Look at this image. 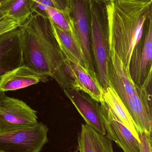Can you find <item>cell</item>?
Masks as SVG:
<instances>
[{
    "label": "cell",
    "instance_id": "cell-1",
    "mask_svg": "<svg viewBox=\"0 0 152 152\" xmlns=\"http://www.w3.org/2000/svg\"><path fill=\"white\" fill-rule=\"evenodd\" d=\"M106 5L109 49L114 50L129 69L133 50L142 39L152 1L103 0Z\"/></svg>",
    "mask_w": 152,
    "mask_h": 152
},
{
    "label": "cell",
    "instance_id": "cell-2",
    "mask_svg": "<svg viewBox=\"0 0 152 152\" xmlns=\"http://www.w3.org/2000/svg\"><path fill=\"white\" fill-rule=\"evenodd\" d=\"M19 27L24 66L52 77L65 58L55 37L51 19L33 13Z\"/></svg>",
    "mask_w": 152,
    "mask_h": 152
},
{
    "label": "cell",
    "instance_id": "cell-3",
    "mask_svg": "<svg viewBox=\"0 0 152 152\" xmlns=\"http://www.w3.org/2000/svg\"><path fill=\"white\" fill-rule=\"evenodd\" d=\"M89 1L92 55L98 79L104 90L110 87L108 76L109 47L106 5L103 0H89Z\"/></svg>",
    "mask_w": 152,
    "mask_h": 152
},
{
    "label": "cell",
    "instance_id": "cell-4",
    "mask_svg": "<svg viewBox=\"0 0 152 152\" xmlns=\"http://www.w3.org/2000/svg\"><path fill=\"white\" fill-rule=\"evenodd\" d=\"M48 128L38 122L30 127L0 132V152H40L48 142Z\"/></svg>",
    "mask_w": 152,
    "mask_h": 152
},
{
    "label": "cell",
    "instance_id": "cell-5",
    "mask_svg": "<svg viewBox=\"0 0 152 152\" xmlns=\"http://www.w3.org/2000/svg\"><path fill=\"white\" fill-rule=\"evenodd\" d=\"M68 17L71 35L80 46L90 69L96 73L91 47L89 0H70Z\"/></svg>",
    "mask_w": 152,
    "mask_h": 152
},
{
    "label": "cell",
    "instance_id": "cell-6",
    "mask_svg": "<svg viewBox=\"0 0 152 152\" xmlns=\"http://www.w3.org/2000/svg\"><path fill=\"white\" fill-rule=\"evenodd\" d=\"M152 15L147 19L142 39L134 48L129 70L132 80L138 87L151 84Z\"/></svg>",
    "mask_w": 152,
    "mask_h": 152
},
{
    "label": "cell",
    "instance_id": "cell-7",
    "mask_svg": "<svg viewBox=\"0 0 152 152\" xmlns=\"http://www.w3.org/2000/svg\"><path fill=\"white\" fill-rule=\"evenodd\" d=\"M37 113L23 101L5 96L0 104V132L35 126L38 123Z\"/></svg>",
    "mask_w": 152,
    "mask_h": 152
},
{
    "label": "cell",
    "instance_id": "cell-8",
    "mask_svg": "<svg viewBox=\"0 0 152 152\" xmlns=\"http://www.w3.org/2000/svg\"><path fill=\"white\" fill-rule=\"evenodd\" d=\"M151 85L138 87L135 94L124 102L138 134H152ZM139 135V134H138Z\"/></svg>",
    "mask_w": 152,
    "mask_h": 152
},
{
    "label": "cell",
    "instance_id": "cell-9",
    "mask_svg": "<svg viewBox=\"0 0 152 152\" xmlns=\"http://www.w3.org/2000/svg\"><path fill=\"white\" fill-rule=\"evenodd\" d=\"M106 136L124 152H140V142L123 124L104 101L100 103Z\"/></svg>",
    "mask_w": 152,
    "mask_h": 152
},
{
    "label": "cell",
    "instance_id": "cell-10",
    "mask_svg": "<svg viewBox=\"0 0 152 152\" xmlns=\"http://www.w3.org/2000/svg\"><path fill=\"white\" fill-rule=\"evenodd\" d=\"M108 76L110 87L112 88L123 103L136 93V86L128 69L112 49H109L108 58Z\"/></svg>",
    "mask_w": 152,
    "mask_h": 152
},
{
    "label": "cell",
    "instance_id": "cell-11",
    "mask_svg": "<svg viewBox=\"0 0 152 152\" xmlns=\"http://www.w3.org/2000/svg\"><path fill=\"white\" fill-rule=\"evenodd\" d=\"M63 91L82 116L86 124L99 134L106 135L100 103L80 90L69 89Z\"/></svg>",
    "mask_w": 152,
    "mask_h": 152
},
{
    "label": "cell",
    "instance_id": "cell-12",
    "mask_svg": "<svg viewBox=\"0 0 152 152\" xmlns=\"http://www.w3.org/2000/svg\"><path fill=\"white\" fill-rule=\"evenodd\" d=\"M23 65L21 32L18 27L0 36V79Z\"/></svg>",
    "mask_w": 152,
    "mask_h": 152
},
{
    "label": "cell",
    "instance_id": "cell-13",
    "mask_svg": "<svg viewBox=\"0 0 152 152\" xmlns=\"http://www.w3.org/2000/svg\"><path fill=\"white\" fill-rule=\"evenodd\" d=\"M49 77L36 72L26 66H21L7 72L0 79V90L3 92L15 91L47 82Z\"/></svg>",
    "mask_w": 152,
    "mask_h": 152
},
{
    "label": "cell",
    "instance_id": "cell-14",
    "mask_svg": "<svg viewBox=\"0 0 152 152\" xmlns=\"http://www.w3.org/2000/svg\"><path fill=\"white\" fill-rule=\"evenodd\" d=\"M77 142L79 152H114L112 141L86 124H82Z\"/></svg>",
    "mask_w": 152,
    "mask_h": 152
},
{
    "label": "cell",
    "instance_id": "cell-15",
    "mask_svg": "<svg viewBox=\"0 0 152 152\" xmlns=\"http://www.w3.org/2000/svg\"><path fill=\"white\" fill-rule=\"evenodd\" d=\"M67 60L75 73L77 84V90L87 94L98 102L104 101V89L100 83L97 75L87 70L77 62Z\"/></svg>",
    "mask_w": 152,
    "mask_h": 152
},
{
    "label": "cell",
    "instance_id": "cell-16",
    "mask_svg": "<svg viewBox=\"0 0 152 152\" xmlns=\"http://www.w3.org/2000/svg\"><path fill=\"white\" fill-rule=\"evenodd\" d=\"M52 23L55 37L65 58L77 62L87 70L93 74L97 75L90 69L80 46L71 34L62 30L52 22Z\"/></svg>",
    "mask_w": 152,
    "mask_h": 152
},
{
    "label": "cell",
    "instance_id": "cell-17",
    "mask_svg": "<svg viewBox=\"0 0 152 152\" xmlns=\"http://www.w3.org/2000/svg\"><path fill=\"white\" fill-rule=\"evenodd\" d=\"M0 10L21 27L34 13L35 2L34 0H5L0 2Z\"/></svg>",
    "mask_w": 152,
    "mask_h": 152
},
{
    "label": "cell",
    "instance_id": "cell-18",
    "mask_svg": "<svg viewBox=\"0 0 152 152\" xmlns=\"http://www.w3.org/2000/svg\"><path fill=\"white\" fill-rule=\"evenodd\" d=\"M104 99L115 115L140 142L137 129L127 109L112 88L109 87L104 90Z\"/></svg>",
    "mask_w": 152,
    "mask_h": 152
},
{
    "label": "cell",
    "instance_id": "cell-19",
    "mask_svg": "<svg viewBox=\"0 0 152 152\" xmlns=\"http://www.w3.org/2000/svg\"><path fill=\"white\" fill-rule=\"evenodd\" d=\"M52 78L55 79L63 90L78 89L75 73L66 58L55 70Z\"/></svg>",
    "mask_w": 152,
    "mask_h": 152
},
{
    "label": "cell",
    "instance_id": "cell-20",
    "mask_svg": "<svg viewBox=\"0 0 152 152\" xmlns=\"http://www.w3.org/2000/svg\"><path fill=\"white\" fill-rule=\"evenodd\" d=\"M35 2L34 13L47 17L46 11L50 8H54L63 13L68 12L70 0H34Z\"/></svg>",
    "mask_w": 152,
    "mask_h": 152
},
{
    "label": "cell",
    "instance_id": "cell-21",
    "mask_svg": "<svg viewBox=\"0 0 152 152\" xmlns=\"http://www.w3.org/2000/svg\"><path fill=\"white\" fill-rule=\"evenodd\" d=\"M46 13L47 17L51 19L55 26L62 30L71 34V30L68 19V12L63 13L56 9L50 8L47 9Z\"/></svg>",
    "mask_w": 152,
    "mask_h": 152
},
{
    "label": "cell",
    "instance_id": "cell-22",
    "mask_svg": "<svg viewBox=\"0 0 152 152\" xmlns=\"http://www.w3.org/2000/svg\"><path fill=\"white\" fill-rule=\"evenodd\" d=\"M140 152H152V134L139 133Z\"/></svg>",
    "mask_w": 152,
    "mask_h": 152
},
{
    "label": "cell",
    "instance_id": "cell-23",
    "mask_svg": "<svg viewBox=\"0 0 152 152\" xmlns=\"http://www.w3.org/2000/svg\"><path fill=\"white\" fill-rule=\"evenodd\" d=\"M18 27H19L14 20L5 17L0 21V36Z\"/></svg>",
    "mask_w": 152,
    "mask_h": 152
},
{
    "label": "cell",
    "instance_id": "cell-24",
    "mask_svg": "<svg viewBox=\"0 0 152 152\" xmlns=\"http://www.w3.org/2000/svg\"><path fill=\"white\" fill-rule=\"evenodd\" d=\"M5 96L6 95L5 94V92H3V91L0 90V104L1 103L3 99H4Z\"/></svg>",
    "mask_w": 152,
    "mask_h": 152
},
{
    "label": "cell",
    "instance_id": "cell-25",
    "mask_svg": "<svg viewBox=\"0 0 152 152\" xmlns=\"http://www.w3.org/2000/svg\"><path fill=\"white\" fill-rule=\"evenodd\" d=\"M6 15H5V13L3 12L1 10H0V21H1V20H2L4 18L6 17Z\"/></svg>",
    "mask_w": 152,
    "mask_h": 152
},
{
    "label": "cell",
    "instance_id": "cell-26",
    "mask_svg": "<svg viewBox=\"0 0 152 152\" xmlns=\"http://www.w3.org/2000/svg\"><path fill=\"white\" fill-rule=\"evenodd\" d=\"M135 1H149L152 0H135Z\"/></svg>",
    "mask_w": 152,
    "mask_h": 152
},
{
    "label": "cell",
    "instance_id": "cell-27",
    "mask_svg": "<svg viewBox=\"0 0 152 152\" xmlns=\"http://www.w3.org/2000/svg\"><path fill=\"white\" fill-rule=\"evenodd\" d=\"M5 1V0H0V2L1 1Z\"/></svg>",
    "mask_w": 152,
    "mask_h": 152
}]
</instances>
